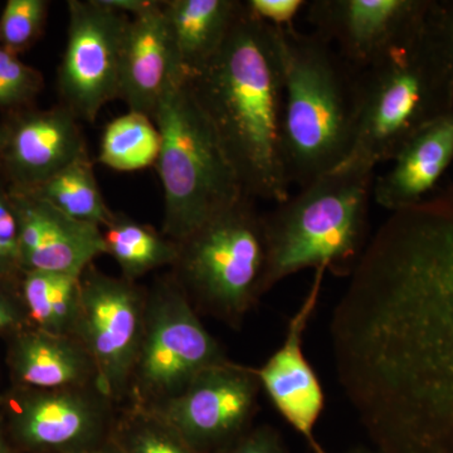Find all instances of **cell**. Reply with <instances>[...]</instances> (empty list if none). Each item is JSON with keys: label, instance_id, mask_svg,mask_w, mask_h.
Segmentation results:
<instances>
[{"label": "cell", "instance_id": "obj_1", "mask_svg": "<svg viewBox=\"0 0 453 453\" xmlns=\"http://www.w3.org/2000/svg\"><path fill=\"white\" fill-rule=\"evenodd\" d=\"M330 333L372 451L453 453V181L380 226Z\"/></svg>", "mask_w": 453, "mask_h": 453}, {"label": "cell", "instance_id": "obj_2", "mask_svg": "<svg viewBox=\"0 0 453 453\" xmlns=\"http://www.w3.org/2000/svg\"><path fill=\"white\" fill-rule=\"evenodd\" d=\"M187 81L244 196L275 204L288 201L279 29L250 13L243 2L222 49Z\"/></svg>", "mask_w": 453, "mask_h": 453}, {"label": "cell", "instance_id": "obj_3", "mask_svg": "<svg viewBox=\"0 0 453 453\" xmlns=\"http://www.w3.org/2000/svg\"><path fill=\"white\" fill-rule=\"evenodd\" d=\"M426 14L371 64L350 70L356 133L348 157L335 170L374 173L419 131L453 111V79L429 41Z\"/></svg>", "mask_w": 453, "mask_h": 453}, {"label": "cell", "instance_id": "obj_4", "mask_svg": "<svg viewBox=\"0 0 453 453\" xmlns=\"http://www.w3.org/2000/svg\"><path fill=\"white\" fill-rule=\"evenodd\" d=\"M279 29L285 76L282 139L290 184L308 186L344 162L356 133L353 73L332 44L295 26Z\"/></svg>", "mask_w": 453, "mask_h": 453}, {"label": "cell", "instance_id": "obj_5", "mask_svg": "<svg viewBox=\"0 0 453 453\" xmlns=\"http://www.w3.org/2000/svg\"><path fill=\"white\" fill-rule=\"evenodd\" d=\"M374 173L334 170L265 214V290L306 270L350 277L368 246Z\"/></svg>", "mask_w": 453, "mask_h": 453}, {"label": "cell", "instance_id": "obj_6", "mask_svg": "<svg viewBox=\"0 0 453 453\" xmlns=\"http://www.w3.org/2000/svg\"><path fill=\"white\" fill-rule=\"evenodd\" d=\"M164 189L163 234L175 242L244 196L187 76L172 77L155 112Z\"/></svg>", "mask_w": 453, "mask_h": 453}, {"label": "cell", "instance_id": "obj_7", "mask_svg": "<svg viewBox=\"0 0 453 453\" xmlns=\"http://www.w3.org/2000/svg\"><path fill=\"white\" fill-rule=\"evenodd\" d=\"M177 243L172 275L196 312L240 329L266 294V234L255 199L243 196Z\"/></svg>", "mask_w": 453, "mask_h": 453}, {"label": "cell", "instance_id": "obj_8", "mask_svg": "<svg viewBox=\"0 0 453 453\" xmlns=\"http://www.w3.org/2000/svg\"><path fill=\"white\" fill-rule=\"evenodd\" d=\"M226 360L225 349L203 325L175 277H163L146 290L144 330L127 401L157 410Z\"/></svg>", "mask_w": 453, "mask_h": 453}, {"label": "cell", "instance_id": "obj_9", "mask_svg": "<svg viewBox=\"0 0 453 453\" xmlns=\"http://www.w3.org/2000/svg\"><path fill=\"white\" fill-rule=\"evenodd\" d=\"M146 290L125 277L89 265L81 275V297L73 336L88 351L97 388L113 403L127 401L131 375L144 330Z\"/></svg>", "mask_w": 453, "mask_h": 453}, {"label": "cell", "instance_id": "obj_10", "mask_svg": "<svg viewBox=\"0 0 453 453\" xmlns=\"http://www.w3.org/2000/svg\"><path fill=\"white\" fill-rule=\"evenodd\" d=\"M2 402L8 436L29 452H85L109 440L115 427V403L97 387H16Z\"/></svg>", "mask_w": 453, "mask_h": 453}, {"label": "cell", "instance_id": "obj_11", "mask_svg": "<svg viewBox=\"0 0 453 453\" xmlns=\"http://www.w3.org/2000/svg\"><path fill=\"white\" fill-rule=\"evenodd\" d=\"M67 43L58 68L62 105L94 122L119 96L122 42L130 18L101 0L68 2Z\"/></svg>", "mask_w": 453, "mask_h": 453}, {"label": "cell", "instance_id": "obj_12", "mask_svg": "<svg viewBox=\"0 0 453 453\" xmlns=\"http://www.w3.org/2000/svg\"><path fill=\"white\" fill-rule=\"evenodd\" d=\"M261 392L257 368L211 366L157 413L198 453H219L252 428Z\"/></svg>", "mask_w": 453, "mask_h": 453}, {"label": "cell", "instance_id": "obj_13", "mask_svg": "<svg viewBox=\"0 0 453 453\" xmlns=\"http://www.w3.org/2000/svg\"><path fill=\"white\" fill-rule=\"evenodd\" d=\"M431 0H312L306 18L351 71L371 64L425 17Z\"/></svg>", "mask_w": 453, "mask_h": 453}, {"label": "cell", "instance_id": "obj_14", "mask_svg": "<svg viewBox=\"0 0 453 453\" xmlns=\"http://www.w3.org/2000/svg\"><path fill=\"white\" fill-rule=\"evenodd\" d=\"M324 275V270L315 271L308 295L288 319L281 347L257 368L261 389L312 453H329L315 436L316 425L325 408L323 386L303 351V336L318 306Z\"/></svg>", "mask_w": 453, "mask_h": 453}, {"label": "cell", "instance_id": "obj_15", "mask_svg": "<svg viewBox=\"0 0 453 453\" xmlns=\"http://www.w3.org/2000/svg\"><path fill=\"white\" fill-rule=\"evenodd\" d=\"M19 226L20 262L25 271L81 276L94 259L106 255L100 226L80 222L28 193L11 189Z\"/></svg>", "mask_w": 453, "mask_h": 453}, {"label": "cell", "instance_id": "obj_16", "mask_svg": "<svg viewBox=\"0 0 453 453\" xmlns=\"http://www.w3.org/2000/svg\"><path fill=\"white\" fill-rule=\"evenodd\" d=\"M5 127L2 166L11 189L29 190L88 151L79 119L62 105L19 113Z\"/></svg>", "mask_w": 453, "mask_h": 453}, {"label": "cell", "instance_id": "obj_17", "mask_svg": "<svg viewBox=\"0 0 453 453\" xmlns=\"http://www.w3.org/2000/svg\"><path fill=\"white\" fill-rule=\"evenodd\" d=\"M184 74L173 55L163 2L130 18L122 42L119 96L129 111L144 113L154 121L155 112L172 77Z\"/></svg>", "mask_w": 453, "mask_h": 453}, {"label": "cell", "instance_id": "obj_18", "mask_svg": "<svg viewBox=\"0 0 453 453\" xmlns=\"http://www.w3.org/2000/svg\"><path fill=\"white\" fill-rule=\"evenodd\" d=\"M392 162L386 174L374 179L372 198L395 213L431 196L453 163V111L419 131Z\"/></svg>", "mask_w": 453, "mask_h": 453}, {"label": "cell", "instance_id": "obj_19", "mask_svg": "<svg viewBox=\"0 0 453 453\" xmlns=\"http://www.w3.org/2000/svg\"><path fill=\"white\" fill-rule=\"evenodd\" d=\"M8 365L16 387L62 389L97 387V372L88 351L73 336L23 327L12 334Z\"/></svg>", "mask_w": 453, "mask_h": 453}, {"label": "cell", "instance_id": "obj_20", "mask_svg": "<svg viewBox=\"0 0 453 453\" xmlns=\"http://www.w3.org/2000/svg\"><path fill=\"white\" fill-rule=\"evenodd\" d=\"M240 0H165L163 14L175 64L186 76L213 58L237 22Z\"/></svg>", "mask_w": 453, "mask_h": 453}, {"label": "cell", "instance_id": "obj_21", "mask_svg": "<svg viewBox=\"0 0 453 453\" xmlns=\"http://www.w3.org/2000/svg\"><path fill=\"white\" fill-rule=\"evenodd\" d=\"M20 300L29 326L55 335L73 336L81 297V276L25 271Z\"/></svg>", "mask_w": 453, "mask_h": 453}, {"label": "cell", "instance_id": "obj_22", "mask_svg": "<svg viewBox=\"0 0 453 453\" xmlns=\"http://www.w3.org/2000/svg\"><path fill=\"white\" fill-rule=\"evenodd\" d=\"M106 255L121 268L122 277L136 282L140 277L164 266L173 267L178 243L153 226L142 225L127 214L115 211L103 228Z\"/></svg>", "mask_w": 453, "mask_h": 453}, {"label": "cell", "instance_id": "obj_23", "mask_svg": "<svg viewBox=\"0 0 453 453\" xmlns=\"http://www.w3.org/2000/svg\"><path fill=\"white\" fill-rule=\"evenodd\" d=\"M19 192L28 193L49 203L65 216L100 226L101 229L111 220L115 213L107 207L104 199L88 151L80 155L76 160L40 186Z\"/></svg>", "mask_w": 453, "mask_h": 453}, {"label": "cell", "instance_id": "obj_24", "mask_svg": "<svg viewBox=\"0 0 453 453\" xmlns=\"http://www.w3.org/2000/svg\"><path fill=\"white\" fill-rule=\"evenodd\" d=\"M160 139L157 125L144 113L129 111L106 125L98 162L118 172H136L155 166Z\"/></svg>", "mask_w": 453, "mask_h": 453}, {"label": "cell", "instance_id": "obj_25", "mask_svg": "<svg viewBox=\"0 0 453 453\" xmlns=\"http://www.w3.org/2000/svg\"><path fill=\"white\" fill-rule=\"evenodd\" d=\"M112 437L125 453H198L157 411L129 404Z\"/></svg>", "mask_w": 453, "mask_h": 453}, {"label": "cell", "instance_id": "obj_26", "mask_svg": "<svg viewBox=\"0 0 453 453\" xmlns=\"http://www.w3.org/2000/svg\"><path fill=\"white\" fill-rule=\"evenodd\" d=\"M46 0H8L0 17V46L19 53L40 38L46 25Z\"/></svg>", "mask_w": 453, "mask_h": 453}, {"label": "cell", "instance_id": "obj_27", "mask_svg": "<svg viewBox=\"0 0 453 453\" xmlns=\"http://www.w3.org/2000/svg\"><path fill=\"white\" fill-rule=\"evenodd\" d=\"M43 88V77L20 61L17 53L0 46V107L29 105Z\"/></svg>", "mask_w": 453, "mask_h": 453}, {"label": "cell", "instance_id": "obj_28", "mask_svg": "<svg viewBox=\"0 0 453 453\" xmlns=\"http://www.w3.org/2000/svg\"><path fill=\"white\" fill-rule=\"evenodd\" d=\"M22 273L16 210L9 189L0 187V282L11 285Z\"/></svg>", "mask_w": 453, "mask_h": 453}, {"label": "cell", "instance_id": "obj_29", "mask_svg": "<svg viewBox=\"0 0 453 453\" xmlns=\"http://www.w3.org/2000/svg\"><path fill=\"white\" fill-rule=\"evenodd\" d=\"M426 31L453 79V0H431L426 14Z\"/></svg>", "mask_w": 453, "mask_h": 453}, {"label": "cell", "instance_id": "obj_30", "mask_svg": "<svg viewBox=\"0 0 453 453\" xmlns=\"http://www.w3.org/2000/svg\"><path fill=\"white\" fill-rule=\"evenodd\" d=\"M247 11L258 18L262 22L275 27L286 28L294 25V20L301 11L306 8V0H246Z\"/></svg>", "mask_w": 453, "mask_h": 453}, {"label": "cell", "instance_id": "obj_31", "mask_svg": "<svg viewBox=\"0 0 453 453\" xmlns=\"http://www.w3.org/2000/svg\"><path fill=\"white\" fill-rule=\"evenodd\" d=\"M219 453H288L285 441L271 426L252 427L240 440Z\"/></svg>", "mask_w": 453, "mask_h": 453}, {"label": "cell", "instance_id": "obj_32", "mask_svg": "<svg viewBox=\"0 0 453 453\" xmlns=\"http://www.w3.org/2000/svg\"><path fill=\"white\" fill-rule=\"evenodd\" d=\"M29 326L22 300L9 290L8 283L0 282V334L17 333Z\"/></svg>", "mask_w": 453, "mask_h": 453}, {"label": "cell", "instance_id": "obj_33", "mask_svg": "<svg viewBox=\"0 0 453 453\" xmlns=\"http://www.w3.org/2000/svg\"><path fill=\"white\" fill-rule=\"evenodd\" d=\"M101 2L113 11L133 18L154 8L159 0H101Z\"/></svg>", "mask_w": 453, "mask_h": 453}, {"label": "cell", "instance_id": "obj_34", "mask_svg": "<svg viewBox=\"0 0 453 453\" xmlns=\"http://www.w3.org/2000/svg\"><path fill=\"white\" fill-rule=\"evenodd\" d=\"M81 453H125L124 449H121L120 445L113 440V437H110L105 442L100 443V445L92 447L88 451Z\"/></svg>", "mask_w": 453, "mask_h": 453}, {"label": "cell", "instance_id": "obj_35", "mask_svg": "<svg viewBox=\"0 0 453 453\" xmlns=\"http://www.w3.org/2000/svg\"><path fill=\"white\" fill-rule=\"evenodd\" d=\"M0 453H14L12 449L11 441L7 434V429L0 425Z\"/></svg>", "mask_w": 453, "mask_h": 453}, {"label": "cell", "instance_id": "obj_36", "mask_svg": "<svg viewBox=\"0 0 453 453\" xmlns=\"http://www.w3.org/2000/svg\"><path fill=\"white\" fill-rule=\"evenodd\" d=\"M5 148V127H0V166L3 163V154H4Z\"/></svg>", "mask_w": 453, "mask_h": 453}, {"label": "cell", "instance_id": "obj_37", "mask_svg": "<svg viewBox=\"0 0 453 453\" xmlns=\"http://www.w3.org/2000/svg\"><path fill=\"white\" fill-rule=\"evenodd\" d=\"M347 453H375L372 449H366V447H354Z\"/></svg>", "mask_w": 453, "mask_h": 453}]
</instances>
